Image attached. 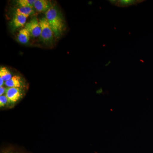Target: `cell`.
Masks as SVG:
<instances>
[{"label":"cell","mask_w":153,"mask_h":153,"mask_svg":"<svg viewBox=\"0 0 153 153\" xmlns=\"http://www.w3.org/2000/svg\"><path fill=\"white\" fill-rule=\"evenodd\" d=\"M47 22L54 33L55 37L59 38L64 30V22L63 17L58 9L52 7L46 13Z\"/></svg>","instance_id":"obj_1"},{"label":"cell","mask_w":153,"mask_h":153,"mask_svg":"<svg viewBox=\"0 0 153 153\" xmlns=\"http://www.w3.org/2000/svg\"><path fill=\"white\" fill-rule=\"evenodd\" d=\"M41 27L40 38L41 41L45 44L52 43L55 35L47 19L45 17L41 18L39 21Z\"/></svg>","instance_id":"obj_2"},{"label":"cell","mask_w":153,"mask_h":153,"mask_svg":"<svg viewBox=\"0 0 153 153\" xmlns=\"http://www.w3.org/2000/svg\"><path fill=\"white\" fill-rule=\"evenodd\" d=\"M26 28L30 33L31 37L33 38L40 36L41 33V27L39 21L36 17L33 18L30 22L25 25Z\"/></svg>","instance_id":"obj_3"},{"label":"cell","mask_w":153,"mask_h":153,"mask_svg":"<svg viewBox=\"0 0 153 153\" xmlns=\"http://www.w3.org/2000/svg\"><path fill=\"white\" fill-rule=\"evenodd\" d=\"M23 95L21 88L11 87L6 88L5 95L11 103H15L22 98Z\"/></svg>","instance_id":"obj_4"},{"label":"cell","mask_w":153,"mask_h":153,"mask_svg":"<svg viewBox=\"0 0 153 153\" xmlns=\"http://www.w3.org/2000/svg\"><path fill=\"white\" fill-rule=\"evenodd\" d=\"M28 17L25 15L15 13L10 23L12 30H16L24 26L26 24Z\"/></svg>","instance_id":"obj_5"},{"label":"cell","mask_w":153,"mask_h":153,"mask_svg":"<svg viewBox=\"0 0 153 153\" xmlns=\"http://www.w3.org/2000/svg\"><path fill=\"white\" fill-rule=\"evenodd\" d=\"M52 7L51 2L47 0H36L34 5L36 10L41 13H47Z\"/></svg>","instance_id":"obj_6"},{"label":"cell","mask_w":153,"mask_h":153,"mask_svg":"<svg viewBox=\"0 0 153 153\" xmlns=\"http://www.w3.org/2000/svg\"><path fill=\"white\" fill-rule=\"evenodd\" d=\"M111 4L120 7H127L129 6L137 5L142 2V1L139 0H110L108 1Z\"/></svg>","instance_id":"obj_7"},{"label":"cell","mask_w":153,"mask_h":153,"mask_svg":"<svg viewBox=\"0 0 153 153\" xmlns=\"http://www.w3.org/2000/svg\"><path fill=\"white\" fill-rule=\"evenodd\" d=\"M5 85L8 88H21L23 85V81L21 77L18 75L12 76V78L5 82Z\"/></svg>","instance_id":"obj_8"},{"label":"cell","mask_w":153,"mask_h":153,"mask_svg":"<svg viewBox=\"0 0 153 153\" xmlns=\"http://www.w3.org/2000/svg\"><path fill=\"white\" fill-rule=\"evenodd\" d=\"M31 37L30 33L26 28L21 29L18 34V41L22 44H26L28 43L30 40Z\"/></svg>","instance_id":"obj_9"},{"label":"cell","mask_w":153,"mask_h":153,"mask_svg":"<svg viewBox=\"0 0 153 153\" xmlns=\"http://www.w3.org/2000/svg\"><path fill=\"white\" fill-rule=\"evenodd\" d=\"M35 13L34 8L30 7H18L16 11V13L22 14L28 17L35 14Z\"/></svg>","instance_id":"obj_10"},{"label":"cell","mask_w":153,"mask_h":153,"mask_svg":"<svg viewBox=\"0 0 153 153\" xmlns=\"http://www.w3.org/2000/svg\"><path fill=\"white\" fill-rule=\"evenodd\" d=\"M0 77H1L6 82L12 78V74L10 70L6 67H1L0 68Z\"/></svg>","instance_id":"obj_11"},{"label":"cell","mask_w":153,"mask_h":153,"mask_svg":"<svg viewBox=\"0 0 153 153\" xmlns=\"http://www.w3.org/2000/svg\"><path fill=\"white\" fill-rule=\"evenodd\" d=\"M35 1L36 0H19L16 1V3L19 7H30L34 8Z\"/></svg>","instance_id":"obj_12"},{"label":"cell","mask_w":153,"mask_h":153,"mask_svg":"<svg viewBox=\"0 0 153 153\" xmlns=\"http://www.w3.org/2000/svg\"><path fill=\"white\" fill-rule=\"evenodd\" d=\"M9 102H10L8 99L5 95L0 96V107L1 108L5 106Z\"/></svg>","instance_id":"obj_13"},{"label":"cell","mask_w":153,"mask_h":153,"mask_svg":"<svg viewBox=\"0 0 153 153\" xmlns=\"http://www.w3.org/2000/svg\"><path fill=\"white\" fill-rule=\"evenodd\" d=\"M6 88L4 86L0 87V96L3 95L5 93Z\"/></svg>","instance_id":"obj_14"},{"label":"cell","mask_w":153,"mask_h":153,"mask_svg":"<svg viewBox=\"0 0 153 153\" xmlns=\"http://www.w3.org/2000/svg\"><path fill=\"white\" fill-rule=\"evenodd\" d=\"M4 79L1 77H0V87L3 86V84H4Z\"/></svg>","instance_id":"obj_15"},{"label":"cell","mask_w":153,"mask_h":153,"mask_svg":"<svg viewBox=\"0 0 153 153\" xmlns=\"http://www.w3.org/2000/svg\"><path fill=\"white\" fill-rule=\"evenodd\" d=\"M111 63V61H109V62H108V63H107L106 64H105V66H108V65H109V64H110Z\"/></svg>","instance_id":"obj_16"},{"label":"cell","mask_w":153,"mask_h":153,"mask_svg":"<svg viewBox=\"0 0 153 153\" xmlns=\"http://www.w3.org/2000/svg\"></svg>","instance_id":"obj_17"}]
</instances>
